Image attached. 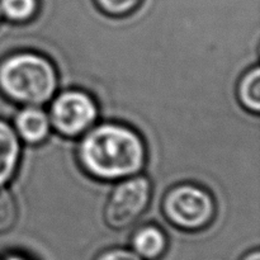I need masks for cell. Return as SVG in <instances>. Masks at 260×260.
<instances>
[{"label": "cell", "mask_w": 260, "mask_h": 260, "mask_svg": "<svg viewBox=\"0 0 260 260\" xmlns=\"http://www.w3.org/2000/svg\"><path fill=\"white\" fill-rule=\"evenodd\" d=\"M81 167L91 177L118 180L137 175L146 161L141 137L128 127L103 123L89 129L79 145Z\"/></svg>", "instance_id": "cell-1"}, {"label": "cell", "mask_w": 260, "mask_h": 260, "mask_svg": "<svg viewBox=\"0 0 260 260\" xmlns=\"http://www.w3.org/2000/svg\"><path fill=\"white\" fill-rule=\"evenodd\" d=\"M57 89V71L45 56L18 52L0 63V90L15 103L41 106Z\"/></svg>", "instance_id": "cell-2"}, {"label": "cell", "mask_w": 260, "mask_h": 260, "mask_svg": "<svg viewBox=\"0 0 260 260\" xmlns=\"http://www.w3.org/2000/svg\"><path fill=\"white\" fill-rule=\"evenodd\" d=\"M162 207L173 225L187 231L206 228L215 216V202L211 194L194 184H180L170 189Z\"/></svg>", "instance_id": "cell-3"}, {"label": "cell", "mask_w": 260, "mask_h": 260, "mask_svg": "<svg viewBox=\"0 0 260 260\" xmlns=\"http://www.w3.org/2000/svg\"><path fill=\"white\" fill-rule=\"evenodd\" d=\"M151 198V183L144 175L122 180L107 201L104 218L116 230L129 228L142 216Z\"/></svg>", "instance_id": "cell-4"}, {"label": "cell", "mask_w": 260, "mask_h": 260, "mask_svg": "<svg viewBox=\"0 0 260 260\" xmlns=\"http://www.w3.org/2000/svg\"><path fill=\"white\" fill-rule=\"evenodd\" d=\"M48 117L56 131L63 136L76 137L93 127L98 117V107L85 91L68 90L56 96Z\"/></svg>", "instance_id": "cell-5"}, {"label": "cell", "mask_w": 260, "mask_h": 260, "mask_svg": "<svg viewBox=\"0 0 260 260\" xmlns=\"http://www.w3.org/2000/svg\"><path fill=\"white\" fill-rule=\"evenodd\" d=\"M50 117L36 106H27L15 117V129L18 137L28 144H40L50 135Z\"/></svg>", "instance_id": "cell-6"}, {"label": "cell", "mask_w": 260, "mask_h": 260, "mask_svg": "<svg viewBox=\"0 0 260 260\" xmlns=\"http://www.w3.org/2000/svg\"><path fill=\"white\" fill-rule=\"evenodd\" d=\"M20 142L10 124L0 119V187L9 182L18 168Z\"/></svg>", "instance_id": "cell-7"}, {"label": "cell", "mask_w": 260, "mask_h": 260, "mask_svg": "<svg viewBox=\"0 0 260 260\" xmlns=\"http://www.w3.org/2000/svg\"><path fill=\"white\" fill-rule=\"evenodd\" d=\"M132 250L142 260H157L168 249V238L164 231L154 225L139 229L132 236Z\"/></svg>", "instance_id": "cell-8"}, {"label": "cell", "mask_w": 260, "mask_h": 260, "mask_svg": "<svg viewBox=\"0 0 260 260\" xmlns=\"http://www.w3.org/2000/svg\"><path fill=\"white\" fill-rule=\"evenodd\" d=\"M239 99L248 111L259 113L260 111V70L254 68L244 75L239 84Z\"/></svg>", "instance_id": "cell-9"}, {"label": "cell", "mask_w": 260, "mask_h": 260, "mask_svg": "<svg viewBox=\"0 0 260 260\" xmlns=\"http://www.w3.org/2000/svg\"><path fill=\"white\" fill-rule=\"evenodd\" d=\"M38 9V0H0V14L12 22H27Z\"/></svg>", "instance_id": "cell-10"}, {"label": "cell", "mask_w": 260, "mask_h": 260, "mask_svg": "<svg viewBox=\"0 0 260 260\" xmlns=\"http://www.w3.org/2000/svg\"><path fill=\"white\" fill-rule=\"evenodd\" d=\"M18 220V206L12 193L0 187V234L12 230Z\"/></svg>", "instance_id": "cell-11"}, {"label": "cell", "mask_w": 260, "mask_h": 260, "mask_svg": "<svg viewBox=\"0 0 260 260\" xmlns=\"http://www.w3.org/2000/svg\"><path fill=\"white\" fill-rule=\"evenodd\" d=\"M141 0H96L103 12L111 15H123L131 13Z\"/></svg>", "instance_id": "cell-12"}, {"label": "cell", "mask_w": 260, "mask_h": 260, "mask_svg": "<svg viewBox=\"0 0 260 260\" xmlns=\"http://www.w3.org/2000/svg\"><path fill=\"white\" fill-rule=\"evenodd\" d=\"M94 260H142L134 250L123 248H113L99 254Z\"/></svg>", "instance_id": "cell-13"}, {"label": "cell", "mask_w": 260, "mask_h": 260, "mask_svg": "<svg viewBox=\"0 0 260 260\" xmlns=\"http://www.w3.org/2000/svg\"><path fill=\"white\" fill-rule=\"evenodd\" d=\"M241 260H260V251L258 249H255V250L250 251V253H248L246 255H244Z\"/></svg>", "instance_id": "cell-14"}, {"label": "cell", "mask_w": 260, "mask_h": 260, "mask_svg": "<svg viewBox=\"0 0 260 260\" xmlns=\"http://www.w3.org/2000/svg\"><path fill=\"white\" fill-rule=\"evenodd\" d=\"M3 260H28V259L22 255H8L7 258H4Z\"/></svg>", "instance_id": "cell-15"}, {"label": "cell", "mask_w": 260, "mask_h": 260, "mask_svg": "<svg viewBox=\"0 0 260 260\" xmlns=\"http://www.w3.org/2000/svg\"><path fill=\"white\" fill-rule=\"evenodd\" d=\"M0 17H2V14H0Z\"/></svg>", "instance_id": "cell-16"}]
</instances>
